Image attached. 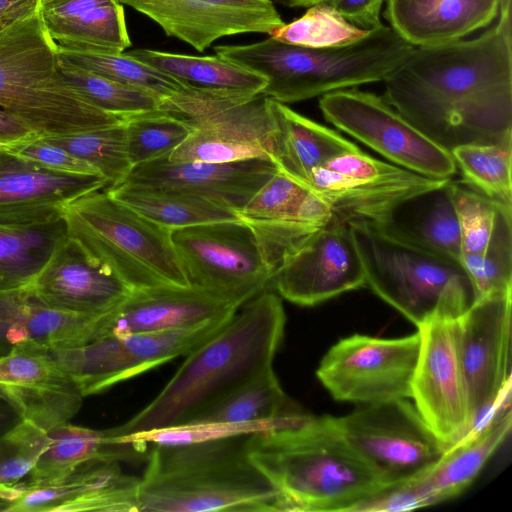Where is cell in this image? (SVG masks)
<instances>
[{
    "label": "cell",
    "mask_w": 512,
    "mask_h": 512,
    "mask_svg": "<svg viewBox=\"0 0 512 512\" xmlns=\"http://www.w3.org/2000/svg\"><path fill=\"white\" fill-rule=\"evenodd\" d=\"M511 11L473 39L415 47L385 79L384 99L451 152L512 134Z\"/></svg>",
    "instance_id": "6da1fadb"
},
{
    "label": "cell",
    "mask_w": 512,
    "mask_h": 512,
    "mask_svg": "<svg viewBox=\"0 0 512 512\" xmlns=\"http://www.w3.org/2000/svg\"><path fill=\"white\" fill-rule=\"evenodd\" d=\"M281 297L267 289L244 303L215 335L185 356L157 396L125 423L107 429L116 443L181 425L273 366L285 331Z\"/></svg>",
    "instance_id": "7a4b0ae2"
},
{
    "label": "cell",
    "mask_w": 512,
    "mask_h": 512,
    "mask_svg": "<svg viewBox=\"0 0 512 512\" xmlns=\"http://www.w3.org/2000/svg\"><path fill=\"white\" fill-rule=\"evenodd\" d=\"M250 461L278 495V512L349 511L391 487L347 443L332 416L248 435Z\"/></svg>",
    "instance_id": "3957f363"
},
{
    "label": "cell",
    "mask_w": 512,
    "mask_h": 512,
    "mask_svg": "<svg viewBox=\"0 0 512 512\" xmlns=\"http://www.w3.org/2000/svg\"><path fill=\"white\" fill-rule=\"evenodd\" d=\"M247 437L153 445L138 512H278L276 490L248 457Z\"/></svg>",
    "instance_id": "277c9868"
},
{
    "label": "cell",
    "mask_w": 512,
    "mask_h": 512,
    "mask_svg": "<svg viewBox=\"0 0 512 512\" xmlns=\"http://www.w3.org/2000/svg\"><path fill=\"white\" fill-rule=\"evenodd\" d=\"M415 47L390 26L343 46L312 48L269 37L248 45L215 46L217 56L264 76L260 94L286 104L385 81Z\"/></svg>",
    "instance_id": "5b68a950"
},
{
    "label": "cell",
    "mask_w": 512,
    "mask_h": 512,
    "mask_svg": "<svg viewBox=\"0 0 512 512\" xmlns=\"http://www.w3.org/2000/svg\"><path fill=\"white\" fill-rule=\"evenodd\" d=\"M0 108L40 137L123 120L92 105L63 79L57 44L47 34L38 9L0 30Z\"/></svg>",
    "instance_id": "8992f818"
},
{
    "label": "cell",
    "mask_w": 512,
    "mask_h": 512,
    "mask_svg": "<svg viewBox=\"0 0 512 512\" xmlns=\"http://www.w3.org/2000/svg\"><path fill=\"white\" fill-rule=\"evenodd\" d=\"M63 218L67 236L131 290L190 286L172 242V230L104 189L71 201Z\"/></svg>",
    "instance_id": "52a82bcc"
},
{
    "label": "cell",
    "mask_w": 512,
    "mask_h": 512,
    "mask_svg": "<svg viewBox=\"0 0 512 512\" xmlns=\"http://www.w3.org/2000/svg\"><path fill=\"white\" fill-rule=\"evenodd\" d=\"M365 282L415 326L440 310L463 313L474 301L461 263L431 252L362 220L347 222Z\"/></svg>",
    "instance_id": "ba28073f"
},
{
    "label": "cell",
    "mask_w": 512,
    "mask_h": 512,
    "mask_svg": "<svg viewBox=\"0 0 512 512\" xmlns=\"http://www.w3.org/2000/svg\"><path fill=\"white\" fill-rule=\"evenodd\" d=\"M171 237L189 285L240 306L270 286L285 259L242 218L174 229Z\"/></svg>",
    "instance_id": "9c48e42d"
},
{
    "label": "cell",
    "mask_w": 512,
    "mask_h": 512,
    "mask_svg": "<svg viewBox=\"0 0 512 512\" xmlns=\"http://www.w3.org/2000/svg\"><path fill=\"white\" fill-rule=\"evenodd\" d=\"M332 421L354 451L391 487L425 473L445 448L408 399L357 405Z\"/></svg>",
    "instance_id": "30bf717a"
},
{
    "label": "cell",
    "mask_w": 512,
    "mask_h": 512,
    "mask_svg": "<svg viewBox=\"0 0 512 512\" xmlns=\"http://www.w3.org/2000/svg\"><path fill=\"white\" fill-rule=\"evenodd\" d=\"M420 333L398 338L353 334L329 348L316 376L337 401L366 405L409 399Z\"/></svg>",
    "instance_id": "8fae6325"
},
{
    "label": "cell",
    "mask_w": 512,
    "mask_h": 512,
    "mask_svg": "<svg viewBox=\"0 0 512 512\" xmlns=\"http://www.w3.org/2000/svg\"><path fill=\"white\" fill-rule=\"evenodd\" d=\"M324 118L393 164L433 179L456 173L451 152L436 144L383 97L354 88L326 93L319 100Z\"/></svg>",
    "instance_id": "7c38bea8"
},
{
    "label": "cell",
    "mask_w": 512,
    "mask_h": 512,
    "mask_svg": "<svg viewBox=\"0 0 512 512\" xmlns=\"http://www.w3.org/2000/svg\"><path fill=\"white\" fill-rule=\"evenodd\" d=\"M461 314L440 310L417 327L420 350L411 398L445 450L473 429L458 347Z\"/></svg>",
    "instance_id": "4fadbf2b"
},
{
    "label": "cell",
    "mask_w": 512,
    "mask_h": 512,
    "mask_svg": "<svg viewBox=\"0 0 512 512\" xmlns=\"http://www.w3.org/2000/svg\"><path fill=\"white\" fill-rule=\"evenodd\" d=\"M396 164L373 158L359 149L342 153L316 167L307 185L345 222H382L404 201L444 185Z\"/></svg>",
    "instance_id": "5bb4252c"
},
{
    "label": "cell",
    "mask_w": 512,
    "mask_h": 512,
    "mask_svg": "<svg viewBox=\"0 0 512 512\" xmlns=\"http://www.w3.org/2000/svg\"><path fill=\"white\" fill-rule=\"evenodd\" d=\"M512 289L474 299L458 318V347L473 429L511 391ZM472 429V430H473Z\"/></svg>",
    "instance_id": "9a60e30c"
},
{
    "label": "cell",
    "mask_w": 512,
    "mask_h": 512,
    "mask_svg": "<svg viewBox=\"0 0 512 512\" xmlns=\"http://www.w3.org/2000/svg\"><path fill=\"white\" fill-rule=\"evenodd\" d=\"M277 294L300 306H314L366 286L348 223L334 217L306 238L276 270Z\"/></svg>",
    "instance_id": "2e32d148"
},
{
    "label": "cell",
    "mask_w": 512,
    "mask_h": 512,
    "mask_svg": "<svg viewBox=\"0 0 512 512\" xmlns=\"http://www.w3.org/2000/svg\"><path fill=\"white\" fill-rule=\"evenodd\" d=\"M157 23L167 36L205 51L224 36L271 35L284 24L271 0H119Z\"/></svg>",
    "instance_id": "e0dca14e"
},
{
    "label": "cell",
    "mask_w": 512,
    "mask_h": 512,
    "mask_svg": "<svg viewBox=\"0 0 512 512\" xmlns=\"http://www.w3.org/2000/svg\"><path fill=\"white\" fill-rule=\"evenodd\" d=\"M108 185L99 174L52 170L0 146V226L60 219L71 201Z\"/></svg>",
    "instance_id": "ac0fdd59"
},
{
    "label": "cell",
    "mask_w": 512,
    "mask_h": 512,
    "mask_svg": "<svg viewBox=\"0 0 512 512\" xmlns=\"http://www.w3.org/2000/svg\"><path fill=\"white\" fill-rule=\"evenodd\" d=\"M139 478L123 472L119 460L82 463L66 478L45 485H25L10 512H138Z\"/></svg>",
    "instance_id": "d6986e66"
},
{
    "label": "cell",
    "mask_w": 512,
    "mask_h": 512,
    "mask_svg": "<svg viewBox=\"0 0 512 512\" xmlns=\"http://www.w3.org/2000/svg\"><path fill=\"white\" fill-rule=\"evenodd\" d=\"M30 288L37 299L50 308L87 316L108 313L132 291L68 236Z\"/></svg>",
    "instance_id": "ffe728a7"
},
{
    "label": "cell",
    "mask_w": 512,
    "mask_h": 512,
    "mask_svg": "<svg viewBox=\"0 0 512 512\" xmlns=\"http://www.w3.org/2000/svg\"><path fill=\"white\" fill-rule=\"evenodd\" d=\"M0 391L19 408L24 419L48 431L69 422L84 395L46 349L21 348L0 357Z\"/></svg>",
    "instance_id": "44dd1931"
},
{
    "label": "cell",
    "mask_w": 512,
    "mask_h": 512,
    "mask_svg": "<svg viewBox=\"0 0 512 512\" xmlns=\"http://www.w3.org/2000/svg\"><path fill=\"white\" fill-rule=\"evenodd\" d=\"M277 171L271 159L218 164L171 162L165 156L133 167L122 183L191 192L239 212Z\"/></svg>",
    "instance_id": "7402d4cb"
},
{
    "label": "cell",
    "mask_w": 512,
    "mask_h": 512,
    "mask_svg": "<svg viewBox=\"0 0 512 512\" xmlns=\"http://www.w3.org/2000/svg\"><path fill=\"white\" fill-rule=\"evenodd\" d=\"M240 307L193 286L132 290L117 307L100 317L95 338L193 326Z\"/></svg>",
    "instance_id": "603a6c76"
},
{
    "label": "cell",
    "mask_w": 512,
    "mask_h": 512,
    "mask_svg": "<svg viewBox=\"0 0 512 512\" xmlns=\"http://www.w3.org/2000/svg\"><path fill=\"white\" fill-rule=\"evenodd\" d=\"M100 317L50 308L30 286L0 292V357L21 348L49 350L85 344L95 338Z\"/></svg>",
    "instance_id": "cb8c5ba5"
},
{
    "label": "cell",
    "mask_w": 512,
    "mask_h": 512,
    "mask_svg": "<svg viewBox=\"0 0 512 512\" xmlns=\"http://www.w3.org/2000/svg\"><path fill=\"white\" fill-rule=\"evenodd\" d=\"M194 130L219 137L259 144L270 156L276 124L270 98L258 94L250 98H221L189 89L163 98L158 108Z\"/></svg>",
    "instance_id": "d4e9b609"
},
{
    "label": "cell",
    "mask_w": 512,
    "mask_h": 512,
    "mask_svg": "<svg viewBox=\"0 0 512 512\" xmlns=\"http://www.w3.org/2000/svg\"><path fill=\"white\" fill-rule=\"evenodd\" d=\"M498 14V0H387L385 18L414 47H431L463 39Z\"/></svg>",
    "instance_id": "484cf974"
},
{
    "label": "cell",
    "mask_w": 512,
    "mask_h": 512,
    "mask_svg": "<svg viewBox=\"0 0 512 512\" xmlns=\"http://www.w3.org/2000/svg\"><path fill=\"white\" fill-rule=\"evenodd\" d=\"M512 427L510 400L501 404L481 426L446 449L438 462L409 482L427 506L460 495L479 475Z\"/></svg>",
    "instance_id": "4316f807"
},
{
    "label": "cell",
    "mask_w": 512,
    "mask_h": 512,
    "mask_svg": "<svg viewBox=\"0 0 512 512\" xmlns=\"http://www.w3.org/2000/svg\"><path fill=\"white\" fill-rule=\"evenodd\" d=\"M38 11L58 46L107 53L131 46L119 0H39Z\"/></svg>",
    "instance_id": "83f0119b"
},
{
    "label": "cell",
    "mask_w": 512,
    "mask_h": 512,
    "mask_svg": "<svg viewBox=\"0 0 512 512\" xmlns=\"http://www.w3.org/2000/svg\"><path fill=\"white\" fill-rule=\"evenodd\" d=\"M128 56L172 77L191 91L221 98H250L262 92L264 76L219 56H192L133 49Z\"/></svg>",
    "instance_id": "f1b7e54d"
},
{
    "label": "cell",
    "mask_w": 512,
    "mask_h": 512,
    "mask_svg": "<svg viewBox=\"0 0 512 512\" xmlns=\"http://www.w3.org/2000/svg\"><path fill=\"white\" fill-rule=\"evenodd\" d=\"M276 131L271 159L278 169L307 185L312 170L348 151L359 149L336 131L270 99Z\"/></svg>",
    "instance_id": "f546056e"
},
{
    "label": "cell",
    "mask_w": 512,
    "mask_h": 512,
    "mask_svg": "<svg viewBox=\"0 0 512 512\" xmlns=\"http://www.w3.org/2000/svg\"><path fill=\"white\" fill-rule=\"evenodd\" d=\"M447 182L404 201L382 222L374 224L414 245L460 262V228Z\"/></svg>",
    "instance_id": "4dcf8cb0"
},
{
    "label": "cell",
    "mask_w": 512,
    "mask_h": 512,
    "mask_svg": "<svg viewBox=\"0 0 512 512\" xmlns=\"http://www.w3.org/2000/svg\"><path fill=\"white\" fill-rule=\"evenodd\" d=\"M46 433L48 445L22 480L25 485H45L60 481L90 460L122 461L133 459L139 453L131 444L115 443L107 430H94L67 422Z\"/></svg>",
    "instance_id": "1f68e13d"
},
{
    "label": "cell",
    "mask_w": 512,
    "mask_h": 512,
    "mask_svg": "<svg viewBox=\"0 0 512 512\" xmlns=\"http://www.w3.org/2000/svg\"><path fill=\"white\" fill-rule=\"evenodd\" d=\"M46 352L77 383L84 397L143 374L120 335H104L79 346Z\"/></svg>",
    "instance_id": "d6a6232c"
},
{
    "label": "cell",
    "mask_w": 512,
    "mask_h": 512,
    "mask_svg": "<svg viewBox=\"0 0 512 512\" xmlns=\"http://www.w3.org/2000/svg\"><path fill=\"white\" fill-rule=\"evenodd\" d=\"M109 195L171 230L215 221L239 219L238 212L200 195L175 189L118 184Z\"/></svg>",
    "instance_id": "836d02e7"
},
{
    "label": "cell",
    "mask_w": 512,
    "mask_h": 512,
    "mask_svg": "<svg viewBox=\"0 0 512 512\" xmlns=\"http://www.w3.org/2000/svg\"><path fill=\"white\" fill-rule=\"evenodd\" d=\"M67 237L64 218L0 226V292L29 287Z\"/></svg>",
    "instance_id": "e575fe53"
},
{
    "label": "cell",
    "mask_w": 512,
    "mask_h": 512,
    "mask_svg": "<svg viewBox=\"0 0 512 512\" xmlns=\"http://www.w3.org/2000/svg\"><path fill=\"white\" fill-rule=\"evenodd\" d=\"M305 412L287 396L271 366L222 396L186 423H249Z\"/></svg>",
    "instance_id": "d590c367"
},
{
    "label": "cell",
    "mask_w": 512,
    "mask_h": 512,
    "mask_svg": "<svg viewBox=\"0 0 512 512\" xmlns=\"http://www.w3.org/2000/svg\"><path fill=\"white\" fill-rule=\"evenodd\" d=\"M255 222H292L322 227L335 216L329 203L314 189L279 170L238 212Z\"/></svg>",
    "instance_id": "8d00e7d4"
},
{
    "label": "cell",
    "mask_w": 512,
    "mask_h": 512,
    "mask_svg": "<svg viewBox=\"0 0 512 512\" xmlns=\"http://www.w3.org/2000/svg\"><path fill=\"white\" fill-rule=\"evenodd\" d=\"M464 184L512 208V134L493 144H469L451 151Z\"/></svg>",
    "instance_id": "74e56055"
},
{
    "label": "cell",
    "mask_w": 512,
    "mask_h": 512,
    "mask_svg": "<svg viewBox=\"0 0 512 512\" xmlns=\"http://www.w3.org/2000/svg\"><path fill=\"white\" fill-rule=\"evenodd\" d=\"M57 58L61 62L109 80L151 92L162 99L187 90L172 77L128 56L125 52L77 50L57 45Z\"/></svg>",
    "instance_id": "f35d334b"
},
{
    "label": "cell",
    "mask_w": 512,
    "mask_h": 512,
    "mask_svg": "<svg viewBox=\"0 0 512 512\" xmlns=\"http://www.w3.org/2000/svg\"><path fill=\"white\" fill-rule=\"evenodd\" d=\"M41 138L91 165L108 181V186L122 183L133 168L124 120L93 130Z\"/></svg>",
    "instance_id": "ab89813d"
},
{
    "label": "cell",
    "mask_w": 512,
    "mask_h": 512,
    "mask_svg": "<svg viewBox=\"0 0 512 512\" xmlns=\"http://www.w3.org/2000/svg\"><path fill=\"white\" fill-rule=\"evenodd\" d=\"M237 312L176 329L120 335L143 373L177 357L186 356L220 331Z\"/></svg>",
    "instance_id": "60d3db41"
},
{
    "label": "cell",
    "mask_w": 512,
    "mask_h": 512,
    "mask_svg": "<svg viewBox=\"0 0 512 512\" xmlns=\"http://www.w3.org/2000/svg\"><path fill=\"white\" fill-rule=\"evenodd\" d=\"M63 79L84 99L100 110L120 118L155 111L162 98L124 85L58 60Z\"/></svg>",
    "instance_id": "b9f144b4"
},
{
    "label": "cell",
    "mask_w": 512,
    "mask_h": 512,
    "mask_svg": "<svg viewBox=\"0 0 512 512\" xmlns=\"http://www.w3.org/2000/svg\"><path fill=\"white\" fill-rule=\"evenodd\" d=\"M460 263L471 282L474 299L512 289V209L498 212L492 237L478 254H462Z\"/></svg>",
    "instance_id": "7bdbcfd3"
},
{
    "label": "cell",
    "mask_w": 512,
    "mask_h": 512,
    "mask_svg": "<svg viewBox=\"0 0 512 512\" xmlns=\"http://www.w3.org/2000/svg\"><path fill=\"white\" fill-rule=\"evenodd\" d=\"M123 120L132 167L168 156L194 130L183 120L159 109Z\"/></svg>",
    "instance_id": "ee69618b"
},
{
    "label": "cell",
    "mask_w": 512,
    "mask_h": 512,
    "mask_svg": "<svg viewBox=\"0 0 512 512\" xmlns=\"http://www.w3.org/2000/svg\"><path fill=\"white\" fill-rule=\"evenodd\" d=\"M369 31L347 21L328 3L320 2L308 7L301 17L284 23L270 36L292 45L323 48L355 43Z\"/></svg>",
    "instance_id": "f6af8a7d"
},
{
    "label": "cell",
    "mask_w": 512,
    "mask_h": 512,
    "mask_svg": "<svg viewBox=\"0 0 512 512\" xmlns=\"http://www.w3.org/2000/svg\"><path fill=\"white\" fill-rule=\"evenodd\" d=\"M307 412L272 420L249 423H184L132 436L122 443L132 444L141 452L147 444L182 445L233 436L251 435L273 429L291 426L301 422Z\"/></svg>",
    "instance_id": "bcb514c9"
},
{
    "label": "cell",
    "mask_w": 512,
    "mask_h": 512,
    "mask_svg": "<svg viewBox=\"0 0 512 512\" xmlns=\"http://www.w3.org/2000/svg\"><path fill=\"white\" fill-rule=\"evenodd\" d=\"M446 188L460 228L462 254L483 252L492 237L498 212L508 207L461 181L449 179Z\"/></svg>",
    "instance_id": "7dc6e473"
},
{
    "label": "cell",
    "mask_w": 512,
    "mask_h": 512,
    "mask_svg": "<svg viewBox=\"0 0 512 512\" xmlns=\"http://www.w3.org/2000/svg\"><path fill=\"white\" fill-rule=\"evenodd\" d=\"M271 159L268 150L255 143L219 137L201 130L193 132L168 156L171 162L233 163ZM272 160V159H271Z\"/></svg>",
    "instance_id": "c3c4849f"
},
{
    "label": "cell",
    "mask_w": 512,
    "mask_h": 512,
    "mask_svg": "<svg viewBox=\"0 0 512 512\" xmlns=\"http://www.w3.org/2000/svg\"><path fill=\"white\" fill-rule=\"evenodd\" d=\"M48 442L46 431L26 420L0 438V487L26 478Z\"/></svg>",
    "instance_id": "681fc988"
},
{
    "label": "cell",
    "mask_w": 512,
    "mask_h": 512,
    "mask_svg": "<svg viewBox=\"0 0 512 512\" xmlns=\"http://www.w3.org/2000/svg\"><path fill=\"white\" fill-rule=\"evenodd\" d=\"M7 148L19 156L52 170L73 174H99L95 168L85 161L43 140L41 137H36Z\"/></svg>",
    "instance_id": "f907efd6"
},
{
    "label": "cell",
    "mask_w": 512,
    "mask_h": 512,
    "mask_svg": "<svg viewBox=\"0 0 512 512\" xmlns=\"http://www.w3.org/2000/svg\"><path fill=\"white\" fill-rule=\"evenodd\" d=\"M324 2L359 28L371 30L383 25L380 12L384 0H326Z\"/></svg>",
    "instance_id": "816d5d0a"
},
{
    "label": "cell",
    "mask_w": 512,
    "mask_h": 512,
    "mask_svg": "<svg viewBox=\"0 0 512 512\" xmlns=\"http://www.w3.org/2000/svg\"><path fill=\"white\" fill-rule=\"evenodd\" d=\"M40 137L19 118L0 108V146L12 145Z\"/></svg>",
    "instance_id": "f5cc1de1"
},
{
    "label": "cell",
    "mask_w": 512,
    "mask_h": 512,
    "mask_svg": "<svg viewBox=\"0 0 512 512\" xmlns=\"http://www.w3.org/2000/svg\"><path fill=\"white\" fill-rule=\"evenodd\" d=\"M39 0H0V30L35 12Z\"/></svg>",
    "instance_id": "db71d44e"
},
{
    "label": "cell",
    "mask_w": 512,
    "mask_h": 512,
    "mask_svg": "<svg viewBox=\"0 0 512 512\" xmlns=\"http://www.w3.org/2000/svg\"><path fill=\"white\" fill-rule=\"evenodd\" d=\"M24 421L25 419L17 405L0 391V438Z\"/></svg>",
    "instance_id": "11a10c76"
},
{
    "label": "cell",
    "mask_w": 512,
    "mask_h": 512,
    "mask_svg": "<svg viewBox=\"0 0 512 512\" xmlns=\"http://www.w3.org/2000/svg\"><path fill=\"white\" fill-rule=\"evenodd\" d=\"M290 7H310L326 0H277Z\"/></svg>",
    "instance_id": "9f6ffc18"
},
{
    "label": "cell",
    "mask_w": 512,
    "mask_h": 512,
    "mask_svg": "<svg viewBox=\"0 0 512 512\" xmlns=\"http://www.w3.org/2000/svg\"><path fill=\"white\" fill-rule=\"evenodd\" d=\"M498 2H499V13L512 10V0H498Z\"/></svg>",
    "instance_id": "6f0895ef"
}]
</instances>
